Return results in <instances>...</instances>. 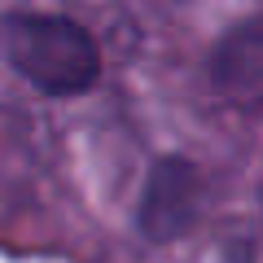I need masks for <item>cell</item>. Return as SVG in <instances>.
Segmentation results:
<instances>
[{"label":"cell","instance_id":"1","mask_svg":"<svg viewBox=\"0 0 263 263\" xmlns=\"http://www.w3.org/2000/svg\"><path fill=\"white\" fill-rule=\"evenodd\" d=\"M0 57L48 97H75L97 84L101 53L79 22L57 13H5Z\"/></svg>","mask_w":263,"mask_h":263},{"label":"cell","instance_id":"2","mask_svg":"<svg viewBox=\"0 0 263 263\" xmlns=\"http://www.w3.org/2000/svg\"><path fill=\"white\" fill-rule=\"evenodd\" d=\"M202 206V176L189 158H162L154 162L149 180L141 193V233L149 241H176L180 233H189V224L197 219Z\"/></svg>","mask_w":263,"mask_h":263},{"label":"cell","instance_id":"3","mask_svg":"<svg viewBox=\"0 0 263 263\" xmlns=\"http://www.w3.org/2000/svg\"><path fill=\"white\" fill-rule=\"evenodd\" d=\"M211 79L233 101H263V13L237 22L215 44Z\"/></svg>","mask_w":263,"mask_h":263}]
</instances>
